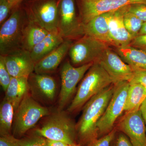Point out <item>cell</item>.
I'll return each mask as SVG.
<instances>
[{
	"label": "cell",
	"mask_w": 146,
	"mask_h": 146,
	"mask_svg": "<svg viewBox=\"0 0 146 146\" xmlns=\"http://www.w3.org/2000/svg\"><path fill=\"white\" fill-rule=\"evenodd\" d=\"M117 129L115 127L106 135L98 138L89 146H112V141L115 138Z\"/></svg>",
	"instance_id": "83f0119b"
},
{
	"label": "cell",
	"mask_w": 146,
	"mask_h": 146,
	"mask_svg": "<svg viewBox=\"0 0 146 146\" xmlns=\"http://www.w3.org/2000/svg\"><path fill=\"white\" fill-rule=\"evenodd\" d=\"M125 7L111 11L108 18L110 34L115 47L129 45L134 38L127 31L124 23Z\"/></svg>",
	"instance_id": "9a60e30c"
},
{
	"label": "cell",
	"mask_w": 146,
	"mask_h": 146,
	"mask_svg": "<svg viewBox=\"0 0 146 146\" xmlns=\"http://www.w3.org/2000/svg\"><path fill=\"white\" fill-rule=\"evenodd\" d=\"M60 0H45L32 8L30 19L49 32L58 31V23Z\"/></svg>",
	"instance_id": "7c38bea8"
},
{
	"label": "cell",
	"mask_w": 146,
	"mask_h": 146,
	"mask_svg": "<svg viewBox=\"0 0 146 146\" xmlns=\"http://www.w3.org/2000/svg\"><path fill=\"white\" fill-rule=\"evenodd\" d=\"M37 135L49 140L75 143L76 124L65 112L58 111L49 117L42 127L36 130Z\"/></svg>",
	"instance_id": "277c9868"
},
{
	"label": "cell",
	"mask_w": 146,
	"mask_h": 146,
	"mask_svg": "<svg viewBox=\"0 0 146 146\" xmlns=\"http://www.w3.org/2000/svg\"><path fill=\"white\" fill-rule=\"evenodd\" d=\"M58 30L65 39H79L84 35L83 25L77 16L74 0H60Z\"/></svg>",
	"instance_id": "ba28073f"
},
{
	"label": "cell",
	"mask_w": 146,
	"mask_h": 146,
	"mask_svg": "<svg viewBox=\"0 0 146 146\" xmlns=\"http://www.w3.org/2000/svg\"><path fill=\"white\" fill-rule=\"evenodd\" d=\"M131 46L146 51V34L134 37L129 44Z\"/></svg>",
	"instance_id": "836d02e7"
},
{
	"label": "cell",
	"mask_w": 146,
	"mask_h": 146,
	"mask_svg": "<svg viewBox=\"0 0 146 146\" xmlns=\"http://www.w3.org/2000/svg\"><path fill=\"white\" fill-rule=\"evenodd\" d=\"M110 12L102 13L93 18L87 23L84 24V35H88L114 46L110 37L108 19Z\"/></svg>",
	"instance_id": "e0dca14e"
},
{
	"label": "cell",
	"mask_w": 146,
	"mask_h": 146,
	"mask_svg": "<svg viewBox=\"0 0 146 146\" xmlns=\"http://www.w3.org/2000/svg\"><path fill=\"white\" fill-rule=\"evenodd\" d=\"M11 76L9 72L5 62L4 56H0V84L5 92L10 83Z\"/></svg>",
	"instance_id": "484cf974"
},
{
	"label": "cell",
	"mask_w": 146,
	"mask_h": 146,
	"mask_svg": "<svg viewBox=\"0 0 146 146\" xmlns=\"http://www.w3.org/2000/svg\"><path fill=\"white\" fill-rule=\"evenodd\" d=\"M8 1L9 3H10L11 4L13 5L14 7L18 5L19 3H20L23 1V0H6Z\"/></svg>",
	"instance_id": "8d00e7d4"
},
{
	"label": "cell",
	"mask_w": 146,
	"mask_h": 146,
	"mask_svg": "<svg viewBox=\"0 0 146 146\" xmlns=\"http://www.w3.org/2000/svg\"><path fill=\"white\" fill-rule=\"evenodd\" d=\"M115 87L112 84L102 90L82 108L81 117L76 124L77 136L82 146H89L99 138L97 124L105 111Z\"/></svg>",
	"instance_id": "6da1fadb"
},
{
	"label": "cell",
	"mask_w": 146,
	"mask_h": 146,
	"mask_svg": "<svg viewBox=\"0 0 146 146\" xmlns=\"http://www.w3.org/2000/svg\"><path fill=\"white\" fill-rule=\"evenodd\" d=\"M5 62L9 72L13 77H27L34 71L35 63L30 52L21 49L4 56Z\"/></svg>",
	"instance_id": "5bb4252c"
},
{
	"label": "cell",
	"mask_w": 146,
	"mask_h": 146,
	"mask_svg": "<svg viewBox=\"0 0 146 146\" xmlns=\"http://www.w3.org/2000/svg\"><path fill=\"white\" fill-rule=\"evenodd\" d=\"M114 84L113 95L103 115L97 124L99 138L113 130L115 122L124 111L129 82H120Z\"/></svg>",
	"instance_id": "5b68a950"
},
{
	"label": "cell",
	"mask_w": 146,
	"mask_h": 146,
	"mask_svg": "<svg viewBox=\"0 0 146 146\" xmlns=\"http://www.w3.org/2000/svg\"><path fill=\"white\" fill-rule=\"evenodd\" d=\"M46 141L48 146H66L69 144L61 141L49 140L48 139H46Z\"/></svg>",
	"instance_id": "e575fe53"
},
{
	"label": "cell",
	"mask_w": 146,
	"mask_h": 146,
	"mask_svg": "<svg viewBox=\"0 0 146 146\" xmlns=\"http://www.w3.org/2000/svg\"><path fill=\"white\" fill-rule=\"evenodd\" d=\"M14 7L13 5L6 0H0V23L3 24L10 10Z\"/></svg>",
	"instance_id": "4dcf8cb0"
},
{
	"label": "cell",
	"mask_w": 146,
	"mask_h": 146,
	"mask_svg": "<svg viewBox=\"0 0 146 146\" xmlns=\"http://www.w3.org/2000/svg\"><path fill=\"white\" fill-rule=\"evenodd\" d=\"M143 118L144 122H145V131L146 134V99L145 101L141 105L140 108Z\"/></svg>",
	"instance_id": "d590c367"
},
{
	"label": "cell",
	"mask_w": 146,
	"mask_h": 146,
	"mask_svg": "<svg viewBox=\"0 0 146 146\" xmlns=\"http://www.w3.org/2000/svg\"><path fill=\"white\" fill-rule=\"evenodd\" d=\"M108 47L104 42L84 35L73 43L68 54L72 64L78 67L97 62Z\"/></svg>",
	"instance_id": "8992f818"
},
{
	"label": "cell",
	"mask_w": 146,
	"mask_h": 146,
	"mask_svg": "<svg viewBox=\"0 0 146 146\" xmlns=\"http://www.w3.org/2000/svg\"><path fill=\"white\" fill-rule=\"evenodd\" d=\"M115 48V52L133 70H146V51L129 45Z\"/></svg>",
	"instance_id": "d6986e66"
},
{
	"label": "cell",
	"mask_w": 146,
	"mask_h": 146,
	"mask_svg": "<svg viewBox=\"0 0 146 146\" xmlns=\"http://www.w3.org/2000/svg\"><path fill=\"white\" fill-rule=\"evenodd\" d=\"M19 140L21 146H48L46 138L37 134Z\"/></svg>",
	"instance_id": "4316f807"
},
{
	"label": "cell",
	"mask_w": 146,
	"mask_h": 146,
	"mask_svg": "<svg viewBox=\"0 0 146 146\" xmlns=\"http://www.w3.org/2000/svg\"><path fill=\"white\" fill-rule=\"evenodd\" d=\"M128 7H126L124 12V23L127 31L134 38L138 36L144 23L134 14L129 11Z\"/></svg>",
	"instance_id": "d4e9b609"
},
{
	"label": "cell",
	"mask_w": 146,
	"mask_h": 146,
	"mask_svg": "<svg viewBox=\"0 0 146 146\" xmlns=\"http://www.w3.org/2000/svg\"><path fill=\"white\" fill-rule=\"evenodd\" d=\"M133 70V76L129 82V84H140L143 86L146 91V70Z\"/></svg>",
	"instance_id": "f1b7e54d"
},
{
	"label": "cell",
	"mask_w": 146,
	"mask_h": 146,
	"mask_svg": "<svg viewBox=\"0 0 146 146\" xmlns=\"http://www.w3.org/2000/svg\"><path fill=\"white\" fill-rule=\"evenodd\" d=\"M65 39L58 31L49 32L44 39L35 46L31 52L33 60L36 63L54 50Z\"/></svg>",
	"instance_id": "ac0fdd59"
},
{
	"label": "cell",
	"mask_w": 146,
	"mask_h": 146,
	"mask_svg": "<svg viewBox=\"0 0 146 146\" xmlns=\"http://www.w3.org/2000/svg\"><path fill=\"white\" fill-rule=\"evenodd\" d=\"M66 146H82L79 144H77L76 143H73L68 144Z\"/></svg>",
	"instance_id": "f35d334b"
},
{
	"label": "cell",
	"mask_w": 146,
	"mask_h": 146,
	"mask_svg": "<svg viewBox=\"0 0 146 146\" xmlns=\"http://www.w3.org/2000/svg\"><path fill=\"white\" fill-rule=\"evenodd\" d=\"M94 63L75 67L65 62L60 70L61 89L59 94L58 110L62 111L76 92V86Z\"/></svg>",
	"instance_id": "9c48e42d"
},
{
	"label": "cell",
	"mask_w": 146,
	"mask_h": 146,
	"mask_svg": "<svg viewBox=\"0 0 146 146\" xmlns=\"http://www.w3.org/2000/svg\"><path fill=\"white\" fill-rule=\"evenodd\" d=\"M48 31L30 20L23 31L22 49L30 52L33 48L42 42Z\"/></svg>",
	"instance_id": "44dd1931"
},
{
	"label": "cell",
	"mask_w": 146,
	"mask_h": 146,
	"mask_svg": "<svg viewBox=\"0 0 146 146\" xmlns=\"http://www.w3.org/2000/svg\"><path fill=\"white\" fill-rule=\"evenodd\" d=\"M112 84L113 80L106 71L98 62H95L82 80L67 110L70 113L77 112L92 97Z\"/></svg>",
	"instance_id": "7a4b0ae2"
},
{
	"label": "cell",
	"mask_w": 146,
	"mask_h": 146,
	"mask_svg": "<svg viewBox=\"0 0 146 146\" xmlns=\"http://www.w3.org/2000/svg\"><path fill=\"white\" fill-rule=\"evenodd\" d=\"M29 78L11 77L9 85L5 91V98L11 103L15 111L21 102L28 94L29 89Z\"/></svg>",
	"instance_id": "ffe728a7"
},
{
	"label": "cell",
	"mask_w": 146,
	"mask_h": 146,
	"mask_svg": "<svg viewBox=\"0 0 146 146\" xmlns=\"http://www.w3.org/2000/svg\"><path fill=\"white\" fill-rule=\"evenodd\" d=\"M146 34V22L144 23L143 24V26L141 29V31L139 33L138 35H143Z\"/></svg>",
	"instance_id": "74e56055"
},
{
	"label": "cell",
	"mask_w": 146,
	"mask_h": 146,
	"mask_svg": "<svg viewBox=\"0 0 146 146\" xmlns=\"http://www.w3.org/2000/svg\"><path fill=\"white\" fill-rule=\"evenodd\" d=\"M146 99V91L137 84H129L125 106L124 111L131 112L140 109Z\"/></svg>",
	"instance_id": "603a6c76"
},
{
	"label": "cell",
	"mask_w": 146,
	"mask_h": 146,
	"mask_svg": "<svg viewBox=\"0 0 146 146\" xmlns=\"http://www.w3.org/2000/svg\"><path fill=\"white\" fill-rule=\"evenodd\" d=\"M32 81L35 89L47 100L54 99L56 90V84L54 79L46 74L35 73L32 78Z\"/></svg>",
	"instance_id": "7402d4cb"
},
{
	"label": "cell",
	"mask_w": 146,
	"mask_h": 146,
	"mask_svg": "<svg viewBox=\"0 0 146 146\" xmlns=\"http://www.w3.org/2000/svg\"><path fill=\"white\" fill-rule=\"evenodd\" d=\"M0 146H21L19 139L13 135L1 136Z\"/></svg>",
	"instance_id": "d6a6232c"
},
{
	"label": "cell",
	"mask_w": 146,
	"mask_h": 146,
	"mask_svg": "<svg viewBox=\"0 0 146 146\" xmlns=\"http://www.w3.org/2000/svg\"><path fill=\"white\" fill-rule=\"evenodd\" d=\"M15 114L13 136L17 138L32 128L41 118L48 115L49 111L27 94L19 104Z\"/></svg>",
	"instance_id": "3957f363"
},
{
	"label": "cell",
	"mask_w": 146,
	"mask_h": 146,
	"mask_svg": "<svg viewBox=\"0 0 146 146\" xmlns=\"http://www.w3.org/2000/svg\"><path fill=\"white\" fill-rule=\"evenodd\" d=\"M24 19L16 10L3 24L0 30V53L5 56L22 49Z\"/></svg>",
	"instance_id": "52a82bcc"
},
{
	"label": "cell",
	"mask_w": 146,
	"mask_h": 146,
	"mask_svg": "<svg viewBox=\"0 0 146 146\" xmlns=\"http://www.w3.org/2000/svg\"><path fill=\"white\" fill-rule=\"evenodd\" d=\"M121 132V131H120ZM112 146H133L130 139L123 132L115 134Z\"/></svg>",
	"instance_id": "1f68e13d"
},
{
	"label": "cell",
	"mask_w": 146,
	"mask_h": 146,
	"mask_svg": "<svg viewBox=\"0 0 146 146\" xmlns=\"http://www.w3.org/2000/svg\"><path fill=\"white\" fill-rule=\"evenodd\" d=\"M116 128L128 136L133 146H146L145 126L140 109L126 112Z\"/></svg>",
	"instance_id": "8fae6325"
},
{
	"label": "cell",
	"mask_w": 146,
	"mask_h": 146,
	"mask_svg": "<svg viewBox=\"0 0 146 146\" xmlns=\"http://www.w3.org/2000/svg\"><path fill=\"white\" fill-rule=\"evenodd\" d=\"M136 4L146 5V0H81L80 18L84 25L102 13Z\"/></svg>",
	"instance_id": "30bf717a"
},
{
	"label": "cell",
	"mask_w": 146,
	"mask_h": 146,
	"mask_svg": "<svg viewBox=\"0 0 146 146\" xmlns=\"http://www.w3.org/2000/svg\"><path fill=\"white\" fill-rule=\"evenodd\" d=\"M14 111L15 110L11 103L4 98L0 106L1 136L11 135Z\"/></svg>",
	"instance_id": "cb8c5ba5"
},
{
	"label": "cell",
	"mask_w": 146,
	"mask_h": 146,
	"mask_svg": "<svg viewBox=\"0 0 146 146\" xmlns=\"http://www.w3.org/2000/svg\"><path fill=\"white\" fill-rule=\"evenodd\" d=\"M72 44V40L65 39L54 50L35 63L34 69L35 73L46 74L55 70L69 52Z\"/></svg>",
	"instance_id": "2e32d148"
},
{
	"label": "cell",
	"mask_w": 146,
	"mask_h": 146,
	"mask_svg": "<svg viewBox=\"0 0 146 146\" xmlns=\"http://www.w3.org/2000/svg\"><path fill=\"white\" fill-rule=\"evenodd\" d=\"M128 11L144 23L146 22V5L136 4L129 6Z\"/></svg>",
	"instance_id": "f546056e"
},
{
	"label": "cell",
	"mask_w": 146,
	"mask_h": 146,
	"mask_svg": "<svg viewBox=\"0 0 146 146\" xmlns=\"http://www.w3.org/2000/svg\"><path fill=\"white\" fill-rule=\"evenodd\" d=\"M97 62L109 75L114 84L120 82H129L133 76L132 68L109 47L105 50Z\"/></svg>",
	"instance_id": "4fadbf2b"
}]
</instances>
